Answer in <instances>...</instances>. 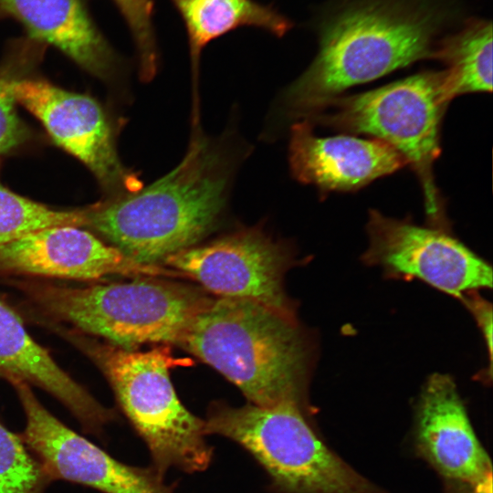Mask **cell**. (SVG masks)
<instances>
[{
	"instance_id": "cell-1",
	"label": "cell",
	"mask_w": 493,
	"mask_h": 493,
	"mask_svg": "<svg viewBox=\"0 0 493 493\" xmlns=\"http://www.w3.org/2000/svg\"><path fill=\"white\" fill-rule=\"evenodd\" d=\"M456 0H342L319 18V51L284 101L308 116L344 89L433 58L436 37L459 19Z\"/></svg>"
},
{
	"instance_id": "cell-2",
	"label": "cell",
	"mask_w": 493,
	"mask_h": 493,
	"mask_svg": "<svg viewBox=\"0 0 493 493\" xmlns=\"http://www.w3.org/2000/svg\"><path fill=\"white\" fill-rule=\"evenodd\" d=\"M232 167L222 147L194 134L172 172L135 193L88 209L86 226L134 261L163 266L215 227L226 206Z\"/></svg>"
},
{
	"instance_id": "cell-3",
	"label": "cell",
	"mask_w": 493,
	"mask_h": 493,
	"mask_svg": "<svg viewBox=\"0 0 493 493\" xmlns=\"http://www.w3.org/2000/svg\"><path fill=\"white\" fill-rule=\"evenodd\" d=\"M179 345L238 387L250 404L305 403L306 349L296 320L262 304L213 299Z\"/></svg>"
},
{
	"instance_id": "cell-4",
	"label": "cell",
	"mask_w": 493,
	"mask_h": 493,
	"mask_svg": "<svg viewBox=\"0 0 493 493\" xmlns=\"http://www.w3.org/2000/svg\"><path fill=\"white\" fill-rule=\"evenodd\" d=\"M205 424L207 435L227 437L246 450L267 473L276 493H387L326 445L305 403L233 407L214 402Z\"/></svg>"
},
{
	"instance_id": "cell-5",
	"label": "cell",
	"mask_w": 493,
	"mask_h": 493,
	"mask_svg": "<svg viewBox=\"0 0 493 493\" xmlns=\"http://www.w3.org/2000/svg\"><path fill=\"white\" fill-rule=\"evenodd\" d=\"M73 340L104 373L162 476L171 467L195 473L209 467L214 450L205 439V419L187 410L176 395L169 371L182 361L172 356L167 345L139 351L84 337Z\"/></svg>"
},
{
	"instance_id": "cell-6",
	"label": "cell",
	"mask_w": 493,
	"mask_h": 493,
	"mask_svg": "<svg viewBox=\"0 0 493 493\" xmlns=\"http://www.w3.org/2000/svg\"><path fill=\"white\" fill-rule=\"evenodd\" d=\"M31 295L56 319L127 350L179 345L194 318L213 300L192 286L152 279L87 287L34 285Z\"/></svg>"
},
{
	"instance_id": "cell-7",
	"label": "cell",
	"mask_w": 493,
	"mask_h": 493,
	"mask_svg": "<svg viewBox=\"0 0 493 493\" xmlns=\"http://www.w3.org/2000/svg\"><path fill=\"white\" fill-rule=\"evenodd\" d=\"M448 102L444 72L425 71L365 93L335 97L308 116L341 131L369 134L395 149L420 179L428 216L443 223L434 164Z\"/></svg>"
},
{
	"instance_id": "cell-8",
	"label": "cell",
	"mask_w": 493,
	"mask_h": 493,
	"mask_svg": "<svg viewBox=\"0 0 493 493\" xmlns=\"http://www.w3.org/2000/svg\"><path fill=\"white\" fill-rule=\"evenodd\" d=\"M288 250L258 228L236 231L168 257L163 263L222 298L249 299L294 319L284 274Z\"/></svg>"
},
{
	"instance_id": "cell-9",
	"label": "cell",
	"mask_w": 493,
	"mask_h": 493,
	"mask_svg": "<svg viewBox=\"0 0 493 493\" xmlns=\"http://www.w3.org/2000/svg\"><path fill=\"white\" fill-rule=\"evenodd\" d=\"M26 415L20 436L51 479H62L102 493H174L152 465L133 467L109 455L71 430L37 400L28 383L10 381Z\"/></svg>"
},
{
	"instance_id": "cell-10",
	"label": "cell",
	"mask_w": 493,
	"mask_h": 493,
	"mask_svg": "<svg viewBox=\"0 0 493 493\" xmlns=\"http://www.w3.org/2000/svg\"><path fill=\"white\" fill-rule=\"evenodd\" d=\"M369 246L363 258L388 274L415 278L449 295L492 287L490 266L441 229L370 211Z\"/></svg>"
},
{
	"instance_id": "cell-11",
	"label": "cell",
	"mask_w": 493,
	"mask_h": 493,
	"mask_svg": "<svg viewBox=\"0 0 493 493\" xmlns=\"http://www.w3.org/2000/svg\"><path fill=\"white\" fill-rule=\"evenodd\" d=\"M16 100L43 124L52 140L81 161L111 192L135 193L142 183L121 162L112 127L101 106L89 96L38 79L10 80Z\"/></svg>"
},
{
	"instance_id": "cell-12",
	"label": "cell",
	"mask_w": 493,
	"mask_h": 493,
	"mask_svg": "<svg viewBox=\"0 0 493 493\" xmlns=\"http://www.w3.org/2000/svg\"><path fill=\"white\" fill-rule=\"evenodd\" d=\"M0 273L78 280L108 276L184 277L163 266L134 261L82 227H47L0 246Z\"/></svg>"
},
{
	"instance_id": "cell-13",
	"label": "cell",
	"mask_w": 493,
	"mask_h": 493,
	"mask_svg": "<svg viewBox=\"0 0 493 493\" xmlns=\"http://www.w3.org/2000/svg\"><path fill=\"white\" fill-rule=\"evenodd\" d=\"M415 413L416 451L445 484L479 483L492 477L489 457L450 376L435 373L427 379Z\"/></svg>"
},
{
	"instance_id": "cell-14",
	"label": "cell",
	"mask_w": 493,
	"mask_h": 493,
	"mask_svg": "<svg viewBox=\"0 0 493 493\" xmlns=\"http://www.w3.org/2000/svg\"><path fill=\"white\" fill-rule=\"evenodd\" d=\"M289 163L297 180L325 193L357 190L408 164L400 152L380 140L318 137L308 121L291 129Z\"/></svg>"
},
{
	"instance_id": "cell-15",
	"label": "cell",
	"mask_w": 493,
	"mask_h": 493,
	"mask_svg": "<svg viewBox=\"0 0 493 493\" xmlns=\"http://www.w3.org/2000/svg\"><path fill=\"white\" fill-rule=\"evenodd\" d=\"M0 374L34 384L57 398L83 429L100 435L115 414L100 404L28 334L20 317L0 299Z\"/></svg>"
},
{
	"instance_id": "cell-16",
	"label": "cell",
	"mask_w": 493,
	"mask_h": 493,
	"mask_svg": "<svg viewBox=\"0 0 493 493\" xmlns=\"http://www.w3.org/2000/svg\"><path fill=\"white\" fill-rule=\"evenodd\" d=\"M0 13L17 19L31 40L52 45L98 77L117 65L83 0H0Z\"/></svg>"
},
{
	"instance_id": "cell-17",
	"label": "cell",
	"mask_w": 493,
	"mask_h": 493,
	"mask_svg": "<svg viewBox=\"0 0 493 493\" xmlns=\"http://www.w3.org/2000/svg\"><path fill=\"white\" fill-rule=\"evenodd\" d=\"M188 37L193 70H198L200 55L211 41L243 26L262 28L282 37L291 22L272 5L255 0H171Z\"/></svg>"
},
{
	"instance_id": "cell-18",
	"label": "cell",
	"mask_w": 493,
	"mask_h": 493,
	"mask_svg": "<svg viewBox=\"0 0 493 493\" xmlns=\"http://www.w3.org/2000/svg\"><path fill=\"white\" fill-rule=\"evenodd\" d=\"M433 58L440 59L448 100L467 92L492 90V24L473 18L456 33L437 41Z\"/></svg>"
},
{
	"instance_id": "cell-19",
	"label": "cell",
	"mask_w": 493,
	"mask_h": 493,
	"mask_svg": "<svg viewBox=\"0 0 493 493\" xmlns=\"http://www.w3.org/2000/svg\"><path fill=\"white\" fill-rule=\"evenodd\" d=\"M87 210H56L23 197L0 182V246L47 227H84Z\"/></svg>"
},
{
	"instance_id": "cell-20",
	"label": "cell",
	"mask_w": 493,
	"mask_h": 493,
	"mask_svg": "<svg viewBox=\"0 0 493 493\" xmlns=\"http://www.w3.org/2000/svg\"><path fill=\"white\" fill-rule=\"evenodd\" d=\"M49 481L22 438L0 424V493H43Z\"/></svg>"
},
{
	"instance_id": "cell-21",
	"label": "cell",
	"mask_w": 493,
	"mask_h": 493,
	"mask_svg": "<svg viewBox=\"0 0 493 493\" xmlns=\"http://www.w3.org/2000/svg\"><path fill=\"white\" fill-rule=\"evenodd\" d=\"M122 14L136 45L141 78L155 76L158 51L153 26V0H113Z\"/></svg>"
},
{
	"instance_id": "cell-22",
	"label": "cell",
	"mask_w": 493,
	"mask_h": 493,
	"mask_svg": "<svg viewBox=\"0 0 493 493\" xmlns=\"http://www.w3.org/2000/svg\"><path fill=\"white\" fill-rule=\"evenodd\" d=\"M10 80L11 77L5 73L0 74V153L16 149L29 136L26 127L17 115Z\"/></svg>"
},
{
	"instance_id": "cell-23",
	"label": "cell",
	"mask_w": 493,
	"mask_h": 493,
	"mask_svg": "<svg viewBox=\"0 0 493 493\" xmlns=\"http://www.w3.org/2000/svg\"><path fill=\"white\" fill-rule=\"evenodd\" d=\"M476 319L488 350L491 363L492 355V306L476 291H469L460 298Z\"/></svg>"
},
{
	"instance_id": "cell-24",
	"label": "cell",
	"mask_w": 493,
	"mask_h": 493,
	"mask_svg": "<svg viewBox=\"0 0 493 493\" xmlns=\"http://www.w3.org/2000/svg\"><path fill=\"white\" fill-rule=\"evenodd\" d=\"M445 493H492V477L479 483L446 484Z\"/></svg>"
},
{
	"instance_id": "cell-25",
	"label": "cell",
	"mask_w": 493,
	"mask_h": 493,
	"mask_svg": "<svg viewBox=\"0 0 493 493\" xmlns=\"http://www.w3.org/2000/svg\"><path fill=\"white\" fill-rule=\"evenodd\" d=\"M2 16V14L0 13V16Z\"/></svg>"
}]
</instances>
